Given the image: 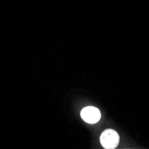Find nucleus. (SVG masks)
I'll use <instances>...</instances> for the list:
<instances>
[{
	"mask_svg": "<svg viewBox=\"0 0 149 149\" xmlns=\"http://www.w3.org/2000/svg\"><path fill=\"white\" fill-rule=\"evenodd\" d=\"M120 142L118 132L113 130H106L103 131L100 136V143L105 149H114Z\"/></svg>",
	"mask_w": 149,
	"mask_h": 149,
	"instance_id": "obj_1",
	"label": "nucleus"
},
{
	"mask_svg": "<svg viewBox=\"0 0 149 149\" xmlns=\"http://www.w3.org/2000/svg\"><path fill=\"white\" fill-rule=\"evenodd\" d=\"M80 116L84 121L89 124H95L101 119V113L99 109L95 106H87L80 112Z\"/></svg>",
	"mask_w": 149,
	"mask_h": 149,
	"instance_id": "obj_2",
	"label": "nucleus"
}]
</instances>
